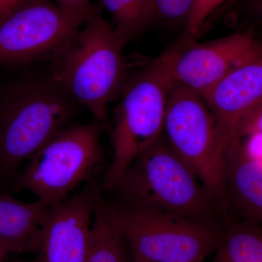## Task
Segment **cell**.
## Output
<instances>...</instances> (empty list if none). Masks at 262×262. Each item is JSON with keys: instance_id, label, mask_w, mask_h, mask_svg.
<instances>
[{"instance_id": "6da1fadb", "label": "cell", "mask_w": 262, "mask_h": 262, "mask_svg": "<svg viewBox=\"0 0 262 262\" xmlns=\"http://www.w3.org/2000/svg\"><path fill=\"white\" fill-rule=\"evenodd\" d=\"M127 211L159 212L225 227L214 196L163 134L131 164L113 189Z\"/></svg>"}, {"instance_id": "7a4b0ae2", "label": "cell", "mask_w": 262, "mask_h": 262, "mask_svg": "<svg viewBox=\"0 0 262 262\" xmlns=\"http://www.w3.org/2000/svg\"><path fill=\"white\" fill-rule=\"evenodd\" d=\"M82 26L52 61L50 77L108 129V104L128 82L124 46L97 7L92 5Z\"/></svg>"}, {"instance_id": "3957f363", "label": "cell", "mask_w": 262, "mask_h": 262, "mask_svg": "<svg viewBox=\"0 0 262 262\" xmlns=\"http://www.w3.org/2000/svg\"><path fill=\"white\" fill-rule=\"evenodd\" d=\"M172 86L168 51L127 82L108 127L113 156L102 191L113 190L133 162L163 134Z\"/></svg>"}, {"instance_id": "277c9868", "label": "cell", "mask_w": 262, "mask_h": 262, "mask_svg": "<svg viewBox=\"0 0 262 262\" xmlns=\"http://www.w3.org/2000/svg\"><path fill=\"white\" fill-rule=\"evenodd\" d=\"M79 103L51 77L18 88L0 108V171L10 174L73 125Z\"/></svg>"}, {"instance_id": "5b68a950", "label": "cell", "mask_w": 262, "mask_h": 262, "mask_svg": "<svg viewBox=\"0 0 262 262\" xmlns=\"http://www.w3.org/2000/svg\"><path fill=\"white\" fill-rule=\"evenodd\" d=\"M106 129L94 119L57 134L27 161L15 190L29 191L51 208L59 204L81 183L94 180L104 158L101 137Z\"/></svg>"}, {"instance_id": "8992f818", "label": "cell", "mask_w": 262, "mask_h": 262, "mask_svg": "<svg viewBox=\"0 0 262 262\" xmlns=\"http://www.w3.org/2000/svg\"><path fill=\"white\" fill-rule=\"evenodd\" d=\"M105 208L126 239L132 260L141 262H204L218 246L225 227L182 215Z\"/></svg>"}, {"instance_id": "52a82bcc", "label": "cell", "mask_w": 262, "mask_h": 262, "mask_svg": "<svg viewBox=\"0 0 262 262\" xmlns=\"http://www.w3.org/2000/svg\"><path fill=\"white\" fill-rule=\"evenodd\" d=\"M163 135L214 196L225 220V144L214 117L200 95L173 84Z\"/></svg>"}, {"instance_id": "ba28073f", "label": "cell", "mask_w": 262, "mask_h": 262, "mask_svg": "<svg viewBox=\"0 0 262 262\" xmlns=\"http://www.w3.org/2000/svg\"><path fill=\"white\" fill-rule=\"evenodd\" d=\"M82 25L51 0H28L0 21V64L53 61Z\"/></svg>"}, {"instance_id": "9c48e42d", "label": "cell", "mask_w": 262, "mask_h": 262, "mask_svg": "<svg viewBox=\"0 0 262 262\" xmlns=\"http://www.w3.org/2000/svg\"><path fill=\"white\" fill-rule=\"evenodd\" d=\"M172 82L202 96L232 71L262 54V42L250 32L170 48Z\"/></svg>"}, {"instance_id": "30bf717a", "label": "cell", "mask_w": 262, "mask_h": 262, "mask_svg": "<svg viewBox=\"0 0 262 262\" xmlns=\"http://www.w3.org/2000/svg\"><path fill=\"white\" fill-rule=\"evenodd\" d=\"M94 181L80 194L52 207L39 237L38 262H87L94 216Z\"/></svg>"}, {"instance_id": "8fae6325", "label": "cell", "mask_w": 262, "mask_h": 262, "mask_svg": "<svg viewBox=\"0 0 262 262\" xmlns=\"http://www.w3.org/2000/svg\"><path fill=\"white\" fill-rule=\"evenodd\" d=\"M201 97L226 147L236 140L241 120L262 103V54L232 71Z\"/></svg>"}, {"instance_id": "7c38bea8", "label": "cell", "mask_w": 262, "mask_h": 262, "mask_svg": "<svg viewBox=\"0 0 262 262\" xmlns=\"http://www.w3.org/2000/svg\"><path fill=\"white\" fill-rule=\"evenodd\" d=\"M226 224L242 221L262 227V160L246 151L241 140L225 149Z\"/></svg>"}, {"instance_id": "4fadbf2b", "label": "cell", "mask_w": 262, "mask_h": 262, "mask_svg": "<svg viewBox=\"0 0 262 262\" xmlns=\"http://www.w3.org/2000/svg\"><path fill=\"white\" fill-rule=\"evenodd\" d=\"M51 207L0 194V243L12 253H36Z\"/></svg>"}, {"instance_id": "5bb4252c", "label": "cell", "mask_w": 262, "mask_h": 262, "mask_svg": "<svg viewBox=\"0 0 262 262\" xmlns=\"http://www.w3.org/2000/svg\"><path fill=\"white\" fill-rule=\"evenodd\" d=\"M94 216L87 262H132L126 239L114 224L105 208L101 185L93 182Z\"/></svg>"}, {"instance_id": "9a60e30c", "label": "cell", "mask_w": 262, "mask_h": 262, "mask_svg": "<svg viewBox=\"0 0 262 262\" xmlns=\"http://www.w3.org/2000/svg\"><path fill=\"white\" fill-rule=\"evenodd\" d=\"M212 262H262V227L242 221L226 224Z\"/></svg>"}, {"instance_id": "2e32d148", "label": "cell", "mask_w": 262, "mask_h": 262, "mask_svg": "<svg viewBox=\"0 0 262 262\" xmlns=\"http://www.w3.org/2000/svg\"><path fill=\"white\" fill-rule=\"evenodd\" d=\"M111 15L114 32L124 46L153 24L151 0H101Z\"/></svg>"}, {"instance_id": "e0dca14e", "label": "cell", "mask_w": 262, "mask_h": 262, "mask_svg": "<svg viewBox=\"0 0 262 262\" xmlns=\"http://www.w3.org/2000/svg\"><path fill=\"white\" fill-rule=\"evenodd\" d=\"M228 0H194L190 14L184 27L180 44L187 46L198 35L204 24Z\"/></svg>"}, {"instance_id": "ac0fdd59", "label": "cell", "mask_w": 262, "mask_h": 262, "mask_svg": "<svg viewBox=\"0 0 262 262\" xmlns=\"http://www.w3.org/2000/svg\"><path fill=\"white\" fill-rule=\"evenodd\" d=\"M194 0H151L153 24L185 27Z\"/></svg>"}, {"instance_id": "d6986e66", "label": "cell", "mask_w": 262, "mask_h": 262, "mask_svg": "<svg viewBox=\"0 0 262 262\" xmlns=\"http://www.w3.org/2000/svg\"><path fill=\"white\" fill-rule=\"evenodd\" d=\"M254 135H262V103L241 120L235 130L236 140Z\"/></svg>"}, {"instance_id": "ffe728a7", "label": "cell", "mask_w": 262, "mask_h": 262, "mask_svg": "<svg viewBox=\"0 0 262 262\" xmlns=\"http://www.w3.org/2000/svg\"><path fill=\"white\" fill-rule=\"evenodd\" d=\"M55 4L72 18L83 24L92 5L91 0H53Z\"/></svg>"}, {"instance_id": "44dd1931", "label": "cell", "mask_w": 262, "mask_h": 262, "mask_svg": "<svg viewBox=\"0 0 262 262\" xmlns=\"http://www.w3.org/2000/svg\"><path fill=\"white\" fill-rule=\"evenodd\" d=\"M28 0H0V21Z\"/></svg>"}, {"instance_id": "7402d4cb", "label": "cell", "mask_w": 262, "mask_h": 262, "mask_svg": "<svg viewBox=\"0 0 262 262\" xmlns=\"http://www.w3.org/2000/svg\"><path fill=\"white\" fill-rule=\"evenodd\" d=\"M248 9L262 21V0H247Z\"/></svg>"}, {"instance_id": "603a6c76", "label": "cell", "mask_w": 262, "mask_h": 262, "mask_svg": "<svg viewBox=\"0 0 262 262\" xmlns=\"http://www.w3.org/2000/svg\"><path fill=\"white\" fill-rule=\"evenodd\" d=\"M241 1V0H228V1L215 13V15H220L222 14V13H226V12L228 11L229 10L233 8L234 7L238 4Z\"/></svg>"}, {"instance_id": "cb8c5ba5", "label": "cell", "mask_w": 262, "mask_h": 262, "mask_svg": "<svg viewBox=\"0 0 262 262\" xmlns=\"http://www.w3.org/2000/svg\"><path fill=\"white\" fill-rule=\"evenodd\" d=\"M11 253L12 251H10V248L0 243V262H5L7 256Z\"/></svg>"}, {"instance_id": "d4e9b609", "label": "cell", "mask_w": 262, "mask_h": 262, "mask_svg": "<svg viewBox=\"0 0 262 262\" xmlns=\"http://www.w3.org/2000/svg\"><path fill=\"white\" fill-rule=\"evenodd\" d=\"M132 262H141V261H136V260H132Z\"/></svg>"}, {"instance_id": "484cf974", "label": "cell", "mask_w": 262, "mask_h": 262, "mask_svg": "<svg viewBox=\"0 0 262 262\" xmlns=\"http://www.w3.org/2000/svg\"><path fill=\"white\" fill-rule=\"evenodd\" d=\"M13 262H27V261H13Z\"/></svg>"}]
</instances>
